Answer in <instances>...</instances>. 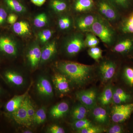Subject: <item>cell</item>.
<instances>
[{
    "mask_svg": "<svg viewBox=\"0 0 133 133\" xmlns=\"http://www.w3.org/2000/svg\"><path fill=\"white\" fill-rule=\"evenodd\" d=\"M0 91H1V88H0Z\"/></svg>",
    "mask_w": 133,
    "mask_h": 133,
    "instance_id": "obj_46",
    "label": "cell"
},
{
    "mask_svg": "<svg viewBox=\"0 0 133 133\" xmlns=\"http://www.w3.org/2000/svg\"><path fill=\"white\" fill-rule=\"evenodd\" d=\"M18 16L14 14H10L7 17L8 22L10 24H14L16 22Z\"/></svg>",
    "mask_w": 133,
    "mask_h": 133,
    "instance_id": "obj_41",
    "label": "cell"
},
{
    "mask_svg": "<svg viewBox=\"0 0 133 133\" xmlns=\"http://www.w3.org/2000/svg\"><path fill=\"white\" fill-rule=\"evenodd\" d=\"M96 19L95 17L91 15L82 17L78 22V27L81 30H87L91 28Z\"/></svg>",
    "mask_w": 133,
    "mask_h": 133,
    "instance_id": "obj_20",
    "label": "cell"
},
{
    "mask_svg": "<svg viewBox=\"0 0 133 133\" xmlns=\"http://www.w3.org/2000/svg\"><path fill=\"white\" fill-rule=\"evenodd\" d=\"M133 114V102L115 105L111 111V119L114 122L122 124L128 120Z\"/></svg>",
    "mask_w": 133,
    "mask_h": 133,
    "instance_id": "obj_2",
    "label": "cell"
},
{
    "mask_svg": "<svg viewBox=\"0 0 133 133\" xmlns=\"http://www.w3.org/2000/svg\"><path fill=\"white\" fill-rule=\"evenodd\" d=\"M85 46L84 40L81 36H77L69 41L66 46V52L73 56L79 52Z\"/></svg>",
    "mask_w": 133,
    "mask_h": 133,
    "instance_id": "obj_10",
    "label": "cell"
},
{
    "mask_svg": "<svg viewBox=\"0 0 133 133\" xmlns=\"http://www.w3.org/2000/svg\"><path fill=\"white\" fill-rule=\"evenodd\" d=\"M84 42L85 46L91 48L96 47L99 43V41L95 35L89 33L87 35L85 40H84Z\"/></svg>",
    "mask_w": 133,
    "mask_h": 133,
    "instance_id": "obj_28",
    "label": "cell"
},
{
    "mask_svg": "<svg viewBox=\"0 0 133 133\" xmlns=\"http://www.w3.org/2000/svg\"><path fill=\"white\" fill-rule=\"evenodd\" d=\"M71 113H79L85 115L87 114V110L84 106L78 105L74 107Z\"/></svg>",
    "mask_w": 133,
    "mask_h": 133,
    "instance_id": "obj_39",
    "label": "cell"
},
{
    "mask_svg": "<svg viewBox=\"0 0 133 133\" xmlns=\"http://www.w3.org/2000/svg\"><path fill=\"white\" fill-rule=\"evenodd\" d=\"M121 38L114 48V52L123 56L132 55L133 52V36L123 34Z\"/></svg>",
    "mask_w": 133,
    "mask_h": 133,
    "instance_id": "obj_4",
    "label": "cell"
},
{
    "mask_svg": "<svg viewBox=\"0 0 133 133\" xmlns=\"http://www.w3.org/2000/svg\"><path fill=\"white\" fill-rule=\"evenodd\" d=\"M132 131L133 132V125L132 127Z\"/></svg>",
    "mask_w": 133,
    "mask_h": 133,
    "instance_id": "obj_44",
    "label": "cell"
},
{
    "mask_svg": "<svg viewBox=\"0 0 133 133\" xmlns=\"http://www.w3.org/2000/svg\"><path fill=\"white\" fill-rule=\"evenodd\" d=\"M92 115L95 120L101 124L105 123L108 120L107 112L102 107L96 108L93 111Z\"/></svg>",
    "mask_w": 133,
    "mask_h": 133,
    "instance_id": "obj_23",
    "label": "cell"
},
{
    "mask_svg": "<svg viewBox=\"0 0 133 133\" xmlns=\"http://www.w3.org/2000/svg\"><path fill=\"white\" fill-rule=\"evenodd\" d=\"M47 21L46 15L44 13H42L36 17L34 20V25L37 28H42L45 26Z\"/></svg>",
    "mask_w": 133,
    "mask_h": 133,
    "instance_id": "obj_32",
    "label": "cell"
},
{
    "mask_svg": "<svg viewBox=\"0 0 133 133\" xmlns=\"http://www.w3.org/2000/svg\"><path fill=\"white\" fill-rule=\"evenodd\" d=\"M94 4L93 0H77L74 8L77 12H84L91 9Z\"/></svg>",
    "mask_w": 133,
    "mask_h": 133,
    "instance_id": "obj_24",
    "label": "cell"
},
{
    "mask_svg": "<svg viewBox=\"0 0 133 133\" xmlns=\"http://www.w3.org/2000/svg\"><path fill=\"white\" fill-rule=\"evenodd\" d=\"M56 51L55 42L46 45L42 51L41 60L42 62L48 61L53 56Z\"/></svg>",
    "mask_w": 133,
    "mask_h": 133,
    "instance_id": "obj_22",
    "label": "cell"
},
{
    "mask_svg": "<svg viewBox=\"0 0 133 133\" xmlns=\"http://www.w3.org/2000/svg\"><path fill=\"white\" fill-rule=\"evenodd\" d=\"M131 56H132V57L133 58V52L132 54V55H131Z\"/></svg>",
    "mask_w": 133,
    "mask_h": 133,
    "instance_id": "obj_45",
    "label": "cell"
},
{
    "mask_svg": "<svg viewBox=\"0 0 133 133\" xmlns=\"http://www.w3.org/2000/svg\"><path fill=\"white\" fill-rule=\"evenodd\" d=\"M49 131L51 133H64L65 131L63 128L56 125H53L49 129Z\"/></svg>",
    "mask_w": 133,
    "mask_h": 133,
    "instance_id": "obj_38",
    "label": "cell"
},
{
    "mask_svg": "<svg viewBox=\"0 0 133 133\" xmlns=\"http://www.w3.org/2000/svg\"><path fill=\"white\" fill-rule=\"evenodd\" d=\"M121 74V78L128 91L133 94V65H124Z\"/></svg>",
    "mask_w": 133,
    "mask_h": 133,
    "instance_id": "obj_8",
    "label": "cell"
},
{
    "mask_svg": "<svg viewBox=\"0 0 133 133\" xmlns=\"http://www.w3.org/2000/svg\"><path fill=\"white\" fill-rule=\"evenodd\" d=\"M113 92L110 86L105 88L98 98L100 103L102 105L106 106L111 103L112 100Z\"/></svg>",
    "mask_w": 133,
    "mask_h": 133,
    "instance_id": "obj_21",
    "label": "cell"
},
{
    "mask_svg": "<svg viewBox=\"0 0 133 133\" xmlns=\"http://www.w3.org/2000/svg\"><path fill=\"white\" fill-rule=\"evenodd\" d=\"M91 126H92V125L90 122L87 119L85 118L76 120L73 124V127L76 129H78V131L87 128Z\"/></svg>",
    "mask_w": 133,
    "mask_h": 133,
    "instance_id": "obj_30",
    "label": "cell"
},
{
    "mask_svg": "<svg viewBox=\"0 0 133 133\" xmlns=\"http://www.w3.org/2000/svg\"><path fill=\"white\" fill-rule=\"evenodd\" d=\"M52 35V32L50 30H44L39 34V38L41 42L45 43L49 40Z\"/></svg>",
    "mask_w": 133,
    "mask_h": 133,
    "instance_id": "obj_34",
    "label": "cell"
},
{
    "mask_svg": "<svg viewBox=\"0 0 133 133\" xmlns=\"http://www.w3.org/2000/svg\"><path fill=\"white\" fill-rule=\"evenodd\" d=\"M36 86L37 91L40 95L44 97H51L53 95L52 86L48 79L41 77L38 79Z\"/></svg>",
    "mask_w": 133,
    "mask_h": 133,
    "instance_id": "obj_11",
    "label": "cell"
},
{
    "mask_svg": "<svg viewBox=\"0 0 133 133\" xmlns=\"http://www.w3.org/2000/svg\"><path fill=\"white\" fill-rule=\"evenodd\" d=\"M69 105L66 102H62L54 106L50 111V114L52 118L58 119L62 118L68 112Z\"/></svg>",
    "mask_w": 133,
    "mask_h": 133,
    "instance_id": "obj_16",
    "label": "cell"
},
{
    "mask_svg": "<svg viewBox=\"0 0 133 133\" xmlns=\"http://www.w3.org/2000/svg\"><path fill=\"white\" fill-rule=\"evenodd\" d=\"M98 9L105 17L111 21H114L118 17V13L109 3L104 0H101L98 3Z\"/></svg>",
    "mask_w": 133,
    "mask_h": 133,
    "instance_id": "obj_12",
    "label": "cell"
},
{
    "mask_svg": "<svg viewBox=\"0 0 133 133\" xmlns=\"http://www.w3.org/2000/svg\"><path fill=\"white\" fill-rule=\"evenodd\" d=\"M132 10L122 21L120 29L122 34L133 36V9Z\"/></svg>",
    "mask_w": 133,
    "mask_h": 133,
    "instance_id": "obj_15",
    "label": "cell"
},
{
    "mask_svg": "<svg viewBox=\"0 0 133 133\" xmlns=\"http://www.w3.org/2000/svg\"><path fill=\"white\" fill-rule=\"evenodd\" d=\"M116 65L114 63L107 61L103 62L99 67L100 72L103 82H107L114 76L116 71Z\"/></svg>",
    "mask_w": 133,
    "mask_h": 133,
    "instance_id": "obj_7",
    "label": "cell"
},
{
    "mask_svg": "<svg viewBox=\"0 0 133 133\" xmlns=\"http://www.w3.org/2000/svg\"><path fill=\"white\" fill-rule=\"evenodd\" d=\"M47 118L46 110L44 108H42L36 111L33 118V123L41 124L44 122Z\"/></svg>",
    "mask_w": 133,
    "mask_h": 133,
    "instance_id": "obj_26",
    "label": "cell"
},
{
    "mask_svg": "<svg viewBox=\"0 0 133 133\" xmlns=\"http://www.w3.org/2000/svg\"><path fill=\"white\" fill-rule=\"evenodd\" d=\"M57 68L67 78L78 86L84 85L89 81L92 71L90 65L68 61L59 63Z\"/></svg>",
    "mask_w": 133,
    "mask_h": 133,
    "instance_id": "obj_1",
    "label": "cell"
},
{
    "mask_svg": "<svg viewBox=\"0 0 133 133\" xmlns=\"http://www.w3.org/2000/svg\"><path fill=\"white\" fill-rule=\"evenodd\" d=\"M0 51L10 55H16L17 48L15 43L7 37H0Z\"/></svg>",
    "mask_w": 133,
    "mask_h": 133,
    "instance_id": "obj_14",
    "label": "cell"
},
{
    "mask_svg": "<svg viewBox=\"0 0 133 133\" xmlns=\"http://www.w3.org/2000/svg\"><path fill=\"white\" fill-rule=\"evenodd\" d=\"M7 17V14L5 9L0 8V25L2 24L5 21Z\"/></svg>",
    "mask_w": 133,
    "mask_h": 133,
    "instance_id": "obj_40",
    "label": "cell"
},
{
    "mask_svg": "<svg viewBox=\"0 0 133 133\" xmlns=\"http://www.w3.org/2000/svg\"><path fill=\"white\" fill-rule=\"evenodd\" d=\"M63 74L56 73L53 77V80L57 89L62 93H66L70 91L69 81Z\"/></svg>",
    "mask_w": 133,
    "mask_h": 133,
    "instance_id": "obj_13",
    "label": "cell"
},
{
    "mask_svg": "<svg viewBox=\"0 0 133 133\" xmlns=\"http://www.w3.org/2000/svg\"><path fill=\"white\" fill-rule=\"evenodd\" d=\"M42 51L38 46H35L29 51L27 57L32 68H35L41 59Z\"/></svg>",
    "mask_w": 133,
    "mask_h": 133,
    "instance_id": "obj_17",
    "label": "cell"
},
{
    "mask_svg": "<svg viewBox=\"0 0 133 133\" xmlns=\"http://www.w3.org/2000/svg\"><path fill=\"white\" fill-rule=\"evenodd\" d=\"M125 129L122 125L115 124L109 129L108 133H122L125 132Z\"/></svg>",
    "mask_w": 133,
    "mask_h": 133,
    "instance_id": "obj_37",
    "label": "cell"
},
{
    "mask_svg": "<svg viewBox=\"0 0 133 133\" xmlns=\"http://www.w3.org/2000/svg\"><path fill=\"white\" fill-rule=\"evenodd\" d=\"M23 133H33L32 131H30V130H26L23 131Z\"/></svg>",
    "mask_w": 133,
    "mask_h": 133,
    "instance_id": "obj_43",
    "label": "cell"
},
{
    "mask_svg": "<svg viewBox=\"0 0 133 133\" xmlns=\"http://www.w3.org/2000/svg\"><path fill=\"white\" fill-rule=\"evenodd\" d=\"M6 5L10 9L15 12H21L25 10V8L17 0H4Z\"/></svg>",
    "mask_w": 133,
    "mask_h": 133,
    "instance_id": "obj_25",
    "label": "cell"
},
{
    "mask_svg": "<svg viewBox=\"0 0 133 133\" xmlns=\"http://www.w3.org/2000/svg\"><path fill=\"white\" fill-rule=\"evenodd\" d=\"M26 108L29 121L30 123L32 124V123H33V118L35 114L36 111L33 103L28 96L27 97Z\"/></svg>",
    "mask_w": 133,
    "mask_h": 133,
    "instance_id": "obj_29",
    "label": "cell"
},
{
    "mask_svg": "<svg viewBox=\"0 0 133 133\" xmlns=\"http://www.w3.org/2000/svg\"><path fill=\"white\" fill-rule=\"evenodd\" d=\"M32 84V83H31L28 90L23 94L15 95L8 101L5 106V108L7 111L10 113L14 112L21 106L22 103L28 96Z\"/></svg>",
    "mask_w": 133,
    "mask_h": 133,
    "instance_id": "obj_9",
    "label": "cell"
},
{
    "mask_svg": "<svg viewBox=\"0 0 133 133\" xmlns=\"http://www.w3.org/2000/svg\"><path fill=\"white\" fill-rule=\"evenodd\" d=\"M27 97L21 106L12 113L13 118L17 124L26 127H29L31 124L29 121L27 112L26 108Z\"/></svg>",
    "mask_w": 133,
    "mask_h": 133,
    "instance_id": "obj_6",
    "label": "cell"
},
{
    "mask_svg": "<svg viewBox=\"0 0 133 133\" xmlns=\"http://www.w3.org/2000/svg\"><path fill=\"white\" fill-rule=\"evenodd\" d=\"M13 30L19 35H25L30 32V27L28 22L24 21L16 22L13 24Z\"/></svg>",
    "mask_w": 133,
    "mask_h": 133,
    "instance_id": "obj_18",
    "label": "cell"
},
{
    "mask_svg": "<svg viewBox=\"0 0 133 133\" xmlns=\"http://www.w3.org/2000/svg\"><path fill=\"white\" fill-rule=\"evenodd\" d=\"M51 5L53 9L58 12H63L67 7L66 3L62 0H52Z\"/></svg>",
    "mask_w": 133,
    "mask_h": 133,
    "instance_id": "obj_31",
    "label": "cell"
},
{
    "mask_svg": "<svg viewBox=\"0 0 133 133\" xmlns=\"http://www.w3.org/2000/svg\"><path fill=\"white\" fill-rule=\"evenodd\" d=\"M115 5L124 11L129 10L133 8V0H112Z\"/></svg>",
    "mask_w": 133,
    "mask_h": 133,
    "instance_id": "obj_27",
    "label": "cell"
},
{
    "mask_svg": "<svg viewBox=\"0 0 133 133\" xmlns=\"http://www.w3.org/2000/svg\"><path fill=\"white\" fill-rule=\"evenodd\" d=\"M70 21L68 17H63L58 21V25L59 28L62 30L69 28L70 26Z\"/></svg>",
    "mask_w": 133,
    "mask_h": 133,
    "instance_id": "obj_35",
    "label": "cell"
},
{
    "mask_svg": "<svg viewBox=\"0 0 133 133\" xmlns=\"http://www.w3.org/2000/svg\"><path fill=\"white\" fill-rule=\"evenodd\" d=\"M90 28L92 33L98 37L103 42L107 44L111 43L114 33L111 29L102 20L96 19Z\"/></svg>",
    "mask_w": 133,
    "mask_h": 133,
    "instance_id": "obj_3",
    "label": "cell"
},
{
    "mask_svg": "<svg viewBox=\"0 0 133 133\" xmlns=\"http://www.w3.org/2000/svg\"><path fill=\"white\" fill-rule=\"evenodd\" d=\"M31 2L34 5L41 6L45 3L46 0H31Z\"/></svg>",
    "mask_w": 133,
    "mask_h": 133,
    "instance_id": "obj_42",
    "label": "cell"
},
{
    "mask_svg": "<svg viewBox=\"0 0 133 133\" xmlns=\"http://www.w3.org/2000/svg\"><path fill=\"white\" fill-rule=\"evenodd\" d=\"M78 131L81 133H99L102 132V129L98 127L91 126L87 128L79 130Z\"/></svg>",
    "mask_w": 133,
    "mask_h": 133,
    "instance_id": "obj_36",
    "label": "cell"
},
{
    "mask_svg": "<svg viewBox=\"0 0 133 133\" xmlns=\"http://www.w3.org/2000/svg\"><path fill=\"white\" fill-rule=\"evenodd\" d=\"M88 54L93 59L98 60L102 57V50L98 47H92L88 50Z\"/></svg>",
    "mask_w": 133,
    "mask_h": 133,
    "instance_id": "obj_33",
    "label": "cell"
},
{
    "mask_svg": "<svg viewBox=\"0 0 133 133\" xmlns=\"http://www.w3.org/2000/svg\"><path fill=\"white\" fill-rule=\"evenodd\" d=\"M97 92L94 89H91L78 92L76 97L87 107L91 108L96 103Z\"/></svg>",
    "mask_w": 133,
    "mask_h": 133,
    "instance_id": "obj_5",
    "label": "cell"
},
{
    "mask_svg": "<svg viewBox=\"0 0 133 133\" xmlns=\"http://www.w3.org/2000/svg\"><path fill=\"white\" fill-rule=\"evenodd\" d=\"M5 76L8 81L14 85L21 86L24 83V78L21 74L15 72L8 71L5 73Z\"/></svg>",
    "mask_w": 133,
    "mask_h": 133,
    "instance_id": "obj_19",
    "label": "cell"
}]
</instances>
